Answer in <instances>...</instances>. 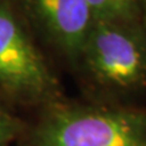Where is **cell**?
Masks as SVG:
<instances>
[{"label":"cell","instance_id":"277c9868","mask_svg":"<svg viewBox=\"0 0 146 146\" xmlns=\"http://www.w3.org/2000/svg\"><path fill=\"white\" fill-rule=\"evenodd\" d=\"M36 36L71 68L95 22L86 0H15Z\"/></svg>","mask_w":146,"mask_h":146},{"label":"cell","instance_id":"6da1fadb","mask_svg":"<svg viewBox=\"0 0 146 146\" xmlns=\"http://www.w3.org/2000/svg\"><path fill=\"white\" fill-rule=\"evenodd\" d=\"M72 70L84 99L141 105L146 99V25L95 20Z\"/></svg>","mask_w":146,"mask_h":146},{"label":"cell","instance_id":"7a4b0ae2","mask_svg":"<svg viewBox=\"0 0 146 146\" xmlns=\"http://www.w3.org/2000/svg\"><path fill=\"white\" fill-rule=\"evenodd\" d=\"M17 146H146V106L72 100L38 110Z\"/></svg>","mask_w":146,"mask_h":146},{"label":"cell","instance_id":"8992f818","mask_svg":"<svg viewBox=\"0 0 146 146\" xmlns=\"http://www.w3.org/2000/svg\"><path fill=\"white\" fill-rule=\"evenodd\" d=\"M26 127V121L9 110L0 99V146H11L17 143Z\"/></svg>","mask_w":146,"mask_h":146},{"label":"cell","instance_id":"5b68a950","mask_svg":"<svg viewBox=\"0 0 146 146\" xmlns=\"http://www.w3.org/2000/svg\"><path fill=\"white\" fill-rule=\"evenodd\" d=\"M95 20L146 25V0H86Z\"/></svg>","mask_w":146,"mask_h":146},{"label":"cell","instance_id":"3957f363","mask_svg":"<svg viewBox=\"0 0 146 146\" xmlns=\"http://www.w3.org/2000/svg\"><path fill=\"white\" fill-rule=\"evenodd\" d=\"M35 36L15 0H0V99L39 110L65 95Z\"/></svg>","mask_w":146,"mask_h":146}]
</instances>
